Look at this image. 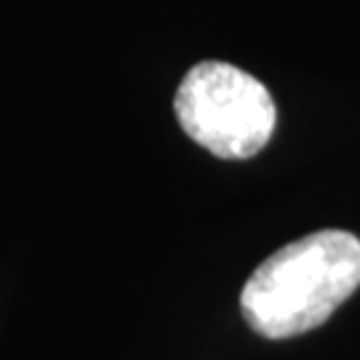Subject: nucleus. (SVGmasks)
Returning <instances> with one entry per match:
<instances>
[{
    "mask_svg": "<svg viewBox=\"0 0 360 360\" xmlns=\"http://www.w3.org/2000/svg\"><path fill=\"white\" fill-rule=\"evenodd\" d=\"M174 110L187 136L224 160L262 153L278 120L264 83L227 62L195 65L181 80Z\"/></svg>",
    "mask_w": 360,
    "mask_h": 360,
    "instance_id": "f03ea898",
    "label": "nucleus"
},
{
    "mask_svg": "<svg viewBox=\"0 0 360 360\" xmlns=\"http://www.w3.org/2000/svg\"><path fill=\"white\" fill-rule=\"evenodd\" d=\"M360 285V240L345 230L309 232L262 262L248 278L240 309L264 339L307 334Z\"/></svg>",
    "mask_w": 360,
    "mask_h": 360,
    "instance_id": "f257e3e1",
    "label": "nucleus"
}]
</instances>
